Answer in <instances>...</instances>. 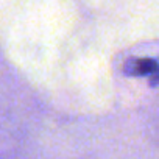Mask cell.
Here are the masks:
<instances>
[{
    "label": "cell",
    "mask_w": 159,
    "mask_h": 159,
    "mask_svg": "<svg viewBox=\"0 0 159 159\" xmlns=\"http://www.w3.org/2000/svg\"><path fill=\"white\" fill-rule=\"evenodd\" d=\"M123 72L128 76L145 78L150 86L159 84V62L151 58H131L125 61Z\"/></svg>",
    "instance_id": "cell-1"
}]
</instances>
